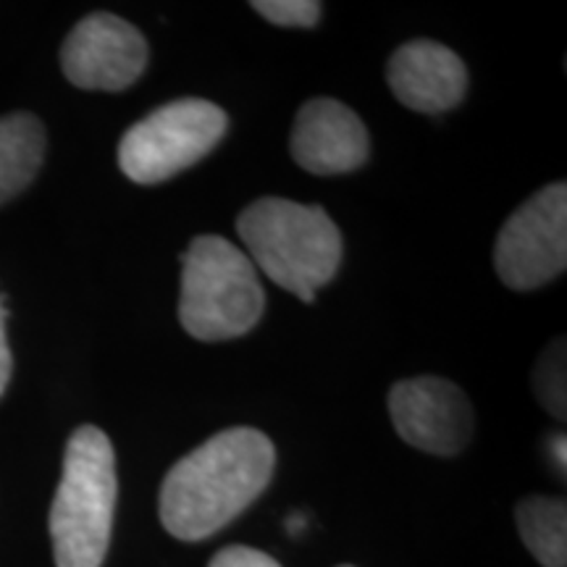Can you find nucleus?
<instances>
[{"mask_svg":"<svg viewBox=\"0 0 567 567\" xmlns=\"http://www.w3.org/2000/svg\"><path fill=\"white\" fill-rule=\"evenodd\" d=\"M116 452L97 425H80L66 444L51 538L59 567H101L116 513Z\"/></svg>","mask_w":567,"mask_h":567,"instance_id":"nucleus-3","label":"nucleus"},{"mask_svg":"<svg viewBox=\"0 0 567 567\" xmlns=\"http://www.w3.org/2000/svg\"><path fill=\"white\" fill-rule=\"evenodd\" d=\"M61 66L74 87L122 92L145 71L147 42L122 17L92 13L69 32L61 48Z\"/></svg>","mask_w":567,"mask_h":567,"instance_id":"nucleus-8","label":"nucleus"},{"mask_svg":"<svg viewBox=\"0 0 567 567\" xmlns=\"http://www.w3.org/2000/svg\"><path fill=\"white\" fill-rule=\"evenodd\" d=\"M45 126L32 113L0 116V205L24 193L45 158Z\"/></svg>","mask_w":567,"mask_h":567,"instance_id":"nucleus-11","label":"nucleus"},{"mask_svg":"<svg viewBox=\"0 0 567 567\" xmlns=\"http://www.w3.org/2000/svg\"><path fill=\"white\" fill-rule=\"evenodd\" d=\"M386 82L405 109L434 116L463 103L467 69L450 48L434 40H413L396 48L386 66Z\"/></svg>","mask_w":567,"mask_h":567,"instance_id":"nucleus-10","label":"nucleus"},{"mask_svg":"<svg viewBox=\"0 0 567 567\" xmlns=\"http://www.w3.org/2000/svg\"><path fill=\"white\" fill-rule=\"evenodd\" d=\"M6 308L3 300H0V396H3L6 386L11 381V371H13V358H11V347H9V337H6Z\"/></svg>","mask_w":567,"mask_h":567,"instance_id":"nucleus-16","label":"nucleus"},{"mask_svg":"<svg viewBox=\"0 0 567 567\" xmlns=\"http://www.w3.org/2000/svg\"><path fill=\"white\" fill-rule=\"evenodd\" d=\"M300 528H305L302 517H292V520H289V530H292V534H297V530H300Z\"/></svg>","mask_w":567,"mask_h":567,"instance_id":"nucleus-18","label":"nucleus"},{"mask_svg":"<svg viewBox=\"0 0 567 567\" xmlns=\"http://www.w3.org/2000/svg\"><path fill=\"white\" fill-rule=\"evenodd\" d=\"M276 450L264 431L226 429L182 457L161 486V520L179 542H203L266 492Z\"/></svg>","mask_w":567,"mask_h":567,"instance_id":"nucleus-1","label":"nucleus"},{"mask_svg":"<svg viewBox=\"0 0 567 567\" xmlns=\"http://www.w3.org/2000/svg\"><path fill=\"white\" fill-rule=\"evenodd\" d=\"M266 313V292L252 260L229 239L195 237L182 258L179 321L200 342H226L252 331Z\"/></svg>","mask_w":567,"mask_h":567,"instance_id":"nucleus-4","label":"nucleus"},{"mask_svg":"<svg viewBox=\"0 0 567 567\" xmlns=\"http://www.w3.org/2000/svg\"><path fill=\"white\" fill-rule=\"evenodd\" d=\"M342 567H352V565H342Z\"/></svg>","mask_w":567,"mask_h":567,"instance_id":"nucleus-19","label":"nucleus"},{"mask_svg":"<svg viewBox=\"0 0 567 567\" xmlns=\"http://www.w3.org/2000/svg\"><path fill=\"white\" fill-rule=\"evenodd\" d=\"M523 544L544 567H567V505L557 496H526L515 507Z\"/></svg>","mask_w":567,"mask_h":567,"instance_id":"nucleus-12","label":"nucleus"},{"mask_svg":"<svg viewBox=\"0 0 567 567\" xmlns=\"http://www.w3.org/2000/svg\"><path fill=\"white\" fill-rule=\"evenodd\" d=\"M389 415L396 434L415 450L439 457H455L471 444V400L463 389L439 375L400 381L389 392Z\"/></svg>","mask_w":567,"mask_h":567,"instance_id":"nucleus-7","label":"nucleus"},{"mask_svg":"<svg viewBox=\"0 0 567 567\" xmlns=\"http://www.w3.org/2000/svg\"><path fill=\"white\" fill-rule=\"evenodd\" d=\"M289 147L297 166L316 176L350 174L371 155L365 124L334 97H316L302 105Z\"/></svg>","mask_w":567,"mask_h":567,"instance_id":"nucleus-9","label":"nucleus"},{"mask_svg":"<svg viewBox=\"0 0 567 567\" xmlns=\"http://www.w3.org/2000/svg\"><path fill=\"white\" fill-rule=\"evenodd\" d=\"M549 455L555 460V465H559V471L565 473L567 467V455H565V434H557L549 439Z\"/></svg>","mask_w":567,"mask_h":567,"instance_id":"nucleus-17","label":"nucleus"},{"mask_svg":"<svg viewBox=\"0 0 567 567\" xmlns=\"http://www.w3.org/2000/svg\"><path fill=\"white\" fill-rule=\"evenodd\" d=\"M567 266V187L549 184L517 208L494 245V268L515 292L557 279Z\"/></svg>","mask_w":567,"mask_h":567,"instance_id":"nucleus-6","label":"nucleus"},{"mask_svg":"<svg viewBox=\"0 0 567 567\" xmlns=\"http://www.w3.org/2000/svg\"><path fill=\"white\" fill-rule=\"evenodd\" d=\"M252 9L274 24L300 27V30L316 27L323 13V6L316 0H255Z\"/></svg>","mask_w":567,"mask_h":567,"instance_id":"nucleus-14","label":"nucleus"},{"mask_svg":"<svg viewBox=\"0 0 567 567\" xmlns=\"http://www.w3.org/2000/svg\"><path fill=\"white\" fill-rule=\"evenodd\" d=\"M567 360H565V339L551 342L544 350L534 368V394L544 408L549 410L557 421L567 417Z\"/></svg>","mask_w":567,"mask_h":567,"instance_id":"nucleus-13","label":"nucleus"},{"mask_svg":"<svg viewBox=\"0 0 567 567\" xmlns=\"http://www.w3.org/2000/svg\"><path fill=\"white\" fill-rule=\"evenodd\" d=\"M226 111L200 97H184L153 111L118 145V166L137 184L168 182L203 161L226 134Z\"/></svg>","mask_w":567,"mask_h":567,"instance_id":"nucleus-5","label":"nucleus"},{"mask_svg":"<svg viewBox=\"0 0 567 567\" xmlns=\"http://www.w3.org/2000/svg\"><path fill=\"white\" fill-rule=\"evenodd\" d=\"M237 231L252 266L305 302L342 266V234L321 205L260 197L239 213Z\"/></svg>","mask_w":567,"mask_h":567,"instance_id":"nucleus-2","label":"nucleus"},{"mask_svg":"<svg viewBox=\"0 0 567 567\" xmlns=\"http://www.w3.org/2000/svg\"><path fill=\"white\" fill-rule=\"evenodd\" d=\"M208 567H281L271 555L252 547H226L210 559Z\"/></svg>","mask_w":567,"mask_h":567,"instance_id":"nucleus-15","label":"nucleus"}]
</instances>
